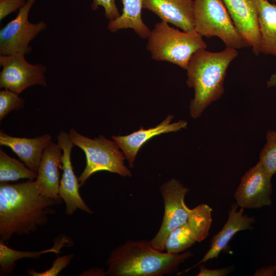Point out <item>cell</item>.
<instances>
[{
    "mask_svg": "<svg viewBox=\"0 0 276 276\" xmlns=\"http://www.w3.org/2000/svg\"><path fill=\"white\" fill-rule=\"evenodd\" d=\"M61 198L42 195L35 180L15 184L0 183V240L9 241L14 235L36 232L46 224L53 207L62 203Z\"/></svg>",
    "mask_w": 276,
    "mask_h": 276,
    "instance_id": "cell-1",
    "label": "cell"
},
{
    "mask_svg": "<svg viewBox=\"0 0 276 276\" xmlns=\"http://www.w3.org/2000/svg\"><path fill=\"white\" fill-rule=\"evenodd\" d=\"M238 55L237 49L229 48L218 52L201 49L192 55L186 69V83L194 90L189 107L193 118L200 117L208 106L221 98L227 70Z\"/></svg>",
    "mask_w": 276,
    "mask_h": 276,
    "instance_id": "cell-2",
    "label": "cell"
},
{
    "mask_svg": "<svg viewBox=\"0 0 276 276\" xmlns=\"http://www.w3.org/2000/svg\"><path fill=\"white\" fill-rule=\"evenodd\" d=\"M193 256L190 251L171 254L154 248L147 240H128L110 252L106 264L109 276H163L175 272Z\"/></svg>",
    "mask_w": 276,
    "mask_h": 276,
    "instance_id": "cell-3",
    "label": "cell"
},
{
    "mask_svg": "<svg viewBox=\"0 0 276 276\" xmlns=\"http://www.w3.org/2000/svg\"><path fill=\"white\" fill-rule=\"evenodd\" d=\"M206 47L202 36L195 29L180 31L163 20L151 30L147 44L153 59L167 61L185 70L192 55Z\"/></svg>",
    "mask_w": 276,
    "mask_h": 276,
    "instance_id": "cell-4",
    "label": "cell"
},
{
    "mask_svg": "<svg viewBox=\"0 0 276 276\" xmlns=\"http://www.w3.org/2000/svg\"><path fill=\"white\" fill-rule=\"evenodd\" d=\"M68 134L74 146L81 148L86 156V166L78 178L80 187L92 174L99 171L131 176V171L124 165L125 155L114 141L103 135L91 139L79 133L74 128L70 129Z\"/></svg>",
    "mask_w": 276,
    "mask_h": 276,
    "instance_id": "cell-5",
    "label": "cell"
},
{
    "mask_svg": "<svg viewBox=\"0 0 276 276\" xmlns=\"http://www.w3.org/2000/svg\"><path fill=\"white\" fill-rule=\"evenodd\" d=\"M194 29L202 37H217L226 48L249 47L235 27L222 0H194Z\"/></svg>",
    "mask_w": 276,
    "mask_h": 276,
    "instance_id": "cell-6",
    "label": "cell"
},
{
    "mask_svg": "<svg viewBox=\"0 0 276 276\" xmlns=\"http://www.w3.org/2000/svg\"><path fill=\"white\" fill-rule=\"evenodd\" d=\"M36 0H28L13 20L0 30V55H28L32 51L29 43L47 28V23L29 21V12Z\"/></svg>",
    "mask_w": 276,
    "mask_h": 276,
    "instance_id": "cell-7",
    "label": "cell"
},
{
    "mask_svg": "<svg viewBox=\"0 0 276 276\" xmlns=\"http://www.w3.org/2000/svg\"><path fill=\"white\" fill-rule=\"evenodd\" d=\"M159 190L164 203V214L159 229L150 242L154 248L164 251L169 235L187 219L190 208L185 202V197L190 189L173 178L162 185Z\"/></svg>",
    "mask_w": 276,
    "mask_h": 276,
    "instance_id": "cell-8",
    "label": "cell"
},
{
    "mask_svg": "<svg viewBox=\"0 0 276 276\" xmlns=\"http://www.w3.org/2000/svg\"><path fill=\"white\" fill-rule=\"evenodd\" d=\"M0 87L19 95L28 87L47 86V66L41 63L31 64L21 54L0 55Z\"/></svg>",
    "mask_w": 276,
    "mask_h": 276,
    "instance_id": "cell-9",
    "label": "cell"
},
{
    "mask_svg": "<svg viewBox=\"0 0 276 276\" xmlns=\"http://www.w3.org/2000/svg\"><path fill=\"white\" fill-rule=\"evenodd\" d=\"M212 208L200 204L189 210L186 221L173 230L167 239L165 250L179 254L200 242L209 235L212 222Z\"/></svg>",
    "mask_w": 276,
    "mask_h": 276,
    "instance_id": "cell-10",
    "label": "cell"
},
{
    "mask_svg": "<svg viewBox=\"0 0 276 276\" xmlns=\"http://www.w3.org/2000/svg\"><path fill=\"white\" fill-rule=\"evenodd\" d=\"M271 177L259 162L248 170L234 194L238 206L245 209L271 205Z\"/></svg>",
    "mask_w": 276,
    "mask_h": 276,
    "instance_id": "cell-11",
    "label": "cell"
},
{
    "mask_svg": "<svg viewBox=\"0 0 276 276\" xmlns=\"http://www.w3.org/2000/svg\"><path fill=\"white\" fill-rule=\"evenodd\" d=\"M57 144L62 150L61 158L63 173L60 181L59 196L65 203V213L71 216L80 210L89 214L93 211L82 198L79 189L78 178L76 176L71 160V154L74 146L68 133L61 130L57 136Z\"/></svg>",
    "mask_w": 276,
    "mask_h": 276,
    "instance_id": "cell-12",
    "label": "cell"
},
{
    "mask_svg": "<svg viewBox=\"0 0 276 276\" xmlns=\"http://www.w3.org/2000/svg\"><path fill=\"white\" fill-rule=\"evenodd\" d=\"M239 32L246 40L252 52L260 54V39L256 0H222Z\"/></svg>",
    "mask_w": 276,
    "mask_h": 276,
    "instance_id": "cell-13",
    "label": "cell"
},
{
    "mask_svg": "<svg viewBox=\"0 0 276 276\" xmlns=\"http://www.w3.org/2000/svg\"><path fill=\"white\" fill-rule=\"evenodd\" d=\"M173 118V116L170 114L155 127L146 129L141 127L139 130L127 135L112 136L124 153L130 167H134V162L140 149L149 140L161 134L176 132L187 127V122L184 120L171 123Z\"/></svg>",
    "mask_w": 276,
    "mask_h": 276,
    "instance_id": "cell-14",
    "label": "cell"
},
{
    "mask_svg": "<svg viewBox=\"0 0 276 276\" xmlns=\"http://www.w3.org/2000/svg\"><path fill=\"white\" fill-rule=\"evenodd\" d=\"M237 203L232 204L228 212V219L221 229L216 234L211 241L210 249L203 258L194 266L180 272L177 275L187 272L201 263H205L209 260L218 258L220 253L227 245L231 239L238 232L252 228L251 225L255 222L254 217L244 215V209L241 208L238 211Z\"/></svg>",
    "mask_w": 276,
    "mask_h": 276,
    "instance_id": "cell-15",
    "label": "cell"
},
{
    "mask_svg": "<svg viewBox=\"0 0 276 276\" xmlns=\"http://www.w3.org/2000/svg\"><path fill=\"white\" fill-rule=\"evenodd\" d=\"M143 8L183 31L194 29V0H143Z\"/></svg>",
    "mask_w": 276,
    "mask_h": 276,
    "instance_id": "cell-16",
    "label": "cell"
},
{
    "mask_svg": "<svg viewBox=\"0 0 276 276\" xmlns=\"http://www.w3.org/2000/svg\"><path fill=\"white\" fill-rule=\"evenodd\" d=\"M62 149L51 142L43 150L35 180L40 193L45 197L59 198V168H62Z\"/></svg>",
    "mask_w": 276,
    "mask_h": 276,
    "instance_id": "cell-17",
    "label": "cell"
},
{
    "mask_svg": "<svg viewBox=\"0 0 276 276\" xmlns=\"http://www.w3.org/2000/svg\"><path fill=\"white\" fill-rule=\"evenodd\" d=\"M52 142L49 134L34 138L13 137L0 131V145L10 148L20 160L37 175L44 149Z\"/></svg>",
    "mask_w": 276,
    "mask_h": 276,
    "instance_id": "cell-18",
    "label": "cell"
},
{
    "mask_svg": "<svg viewBox=\"0 0 276 276\" xmlns=\"http://www.w3.org/2000/svg\"><path fill=\"white\" fill-rule=\"evenodd\" d=\"M6 242L0 240V275H11L13 273L16 262L20 259L29 258L36 259L41 255L53 252L58 255L65 246H71V241L65 235L56 238L54 245L50 248L40 251H20L6 245Z\"/></svg>",
    "mask_w": 276,
    "mask_h": 276,
    "instance_id": "cell-19",
    "label": "cell"
},
{
    "mask_svg": "<svg viewBox=\"0 0 276 276\" xmlns=\"http://www.w3.org/2000/svg\"><path fill=\"white\" fill-rule=\"evenodd\" d=\"M260 35V52L276 56V5L256 0Z\"/></svg>",
    "mask_w": 276,
    "mask_h": 276,
    "instance_id": "cell-20",
    "label": "cell"
},
{
    "mask_svg": "<svg viewBox=\"0 0 276 276\" xmlns=\"http://www.w3.org/2000/svg\"><path fill=\"white\" fill-rule=\"evenodd\" d=\"M122 13L117 19L109 21L108 29L112 32L132 29L141 38H148L151 30L143 22L141 14L143 0H122Z\"/></svg>",
    "mask_w": 276,
    "mask_h": 276,
    "instance_id": "cell-21",
    "label": "cell"
},
{
    "mask_svg": "<svg viewBox=\"0 0 276 276\" xmlns=\"http://www.w3.org/2000/svg\"><path fill=\"white\" fill-rule=\"evenodd\" d=\"M37 175L19 160L0 149V182H7L27 178L34 180Z\"/></svg>",
    "mask_w": 276,
    "mask_h": 276,
    "instance_id": "cell-22",
    "label": "cell"
},
{
    "mask_svg": "<svg viewBox=\"0 0 276 276\" xmlns=\"http://www.w3.org/2000/svg\"><path fill=\"white\" fill-rule=\"evenodd\" d=\"M266 137V143L260 152L259 162L272 176L276 173V131L268 130Z\"/></svg>",
    "mask_w": 276,
    "mask_h": 276,
    "instance_id": "cell-23",
    "label": "cell"
},
{
    "mask_svg": "<svg viewBox=\"0 0 276 276\" xmlns=\"http://www.w3.org/2000/svg\"><path fill=\"white\" fill-rule=\"evenodd\" d=\"M25 100L19 95L9 89H5L0 91V121L10 111L22 109Z\"/></svg>",
    "mask_w": 276,
    "mask_h": 276,
    "instance_id": "cell-24",
    "label": "cell"
},
{
    "mask_svg": "<svg viewBox=\"0 0 276 276\" xmlns=\"http://www.w3.org/2000/svg\"><path fill=\"white\" fill-rule=\"evenodd\" d=\"M74 255L71 254L57 258L53 262L52 267L43 271L37 272L33 269H27V273L31 276H57L71 263Z\"/></svg>",
    "mask_w": 276,
    "mask_h": 276,
    "instance_id": "cell-25",
    "label": "cell"
},
{
    "mask_svg": "<svg viewBox=\"0 0 276 276\" xmlns=\"http://www.w3.org/2000/svg\"><path fill=\"white\" fill-rule=\"evenodd\" d=\"M117 0H92L91 8L96 11L102 7L104 10V15L106 19L109 21L118 18L121 14L116 4ZM122 1V0H119Z\"/></svg>",
    "mask_w": 276,
    "mask_h": 276,
    "instance_id": "cell-26",
    "label": "cell"
},
{
    "mask_svg": "<svg viewBox=\"0 0 276 276\" xmlns=\"http://www.w3.org/2000/svg\"><path fill=\"white\" fill-rule=\"evenodd\" d=\"M28 0H0V21L13 12L19 10Z\"/></svg>",
    "mask_w": 276,
    "mask_h": 276,
    "instance_id": "cell-27",
    "label": "cell"
},
{
    "mask_svg": "<svg viewBox=\"0 0 276 276\" xmlns=\"http://www.w3.org/2000/svg\"><path fill=\"white\" fill-rule=\"evenodd\" d=\"M199 272L197 276H226L233 270L231 267H227L216 269H210L203 265H199Z\"/></svg>",
    "mask_w": 276,
    "mask_h": 276,
    "instance_id": "cell-28",
    "label": "cell"
},
{
    "mask_svg": "<svg viewBox=\"0 0 276 276\" xmlns=\"http://www.w3.org/2000/svg\"><path fill=\"white\" fill-rule=\"evenodd\" d=\"M80 275H105L106 272H105L103 269L99 268H93L88 270H84Z\"/></svg>",
    "mask_w": 276,
    "mask_h": 276,
    "instance_id": "cell-29",
    "label": "cell"
},
{
    "mask_svg": "<svg viewBox=\"0 0 276 276\" xmlns=\"http://www.w3.org/2000/svg\"><path fill=\"white\" fill-rule=\"evenodd\" d=\"M266 86L268 87H276V74H273L271 75L266 82Z\"/></svg>",
    "mask_w": 276,
    "mask_h": 276,
    "instance_id": "cell-30",
    "label": "cell"
},
{
    "mask_svg": "<svg viewBox=\"0 0 276 276\" xmlns=\"http://www.w3.org/2000/svg\"><path fill=\"white\" fill-rule=\"evenodd\" d=\"M276 2V0H274Z\"/></svg>",
    "mask_w": 276,
    "mask_h": 276,
    "instance_id": "cell-31",
    "label": "cell"
}]
</instances>
